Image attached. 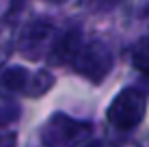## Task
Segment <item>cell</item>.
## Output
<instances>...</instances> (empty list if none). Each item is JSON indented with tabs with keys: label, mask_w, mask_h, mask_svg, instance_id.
Returning a JSON list of instances; mask_svg holds the SVG:
<instances>
[{
	"label": "cell",
	"mask_w": 149,
	"mask_h": 147,
	"mask_svg": "<svg viewBox=\"0 0 149 147\" xmlns=\"http://www.w3.org/2000/svg\"><path fill=\"white\" fill-rule=\"evenodd\" d=\"M91 132H93V125L89 121L74 119L65 113H54L43 123L41 141L45 147H78L86 145Z\"/></svg>",
	"instance_id": "obj_1"
},
{
	"label": "cell",
	"mask_w": 149,
	"mask_h": 147,
	"mask_svg": "<svg viewBox=\"0 0 149 147\" xmlns=\"http://www.w3.org/2000/svg\"><path fill=\"white\" fill-rule=\"evenodd\" d=\"M74 69L80 76H84L91 82H102L106 76L110 74L112 65H115V56H112V50L106 45L104 41H89L82 43L80 52L74 59Z\"/></svg>",
	"instance_id": "obj_2"
},
{
	"label": "cell",
	"mask_w": 149,
	"mask_h": 147,
	"mask_svg": "<svg viewBox=\"0 0 149 147\" xmlns=\"http://www.w3.org/2000/svg\"><path fill=\"white\" fill-rule=\"evenodd\" d=\"M147 100L138 89H123L110 102L108 121L119 130H132L145 117Z\"/></svg>",
	"instance_id": "obj_3"
},
{
	"label": "cell",
	"mask_w": 149,
	"mask_h": 147,
	"mask_svg": "<svg viewBox=\"0 0 149 147\" xmlns=\"http://www.w3.org/2000/svg\"><path fill=\"white\" fill-rule=\"evenodd\" d=\"M52 35V24L48 20H35L24 28L22 37H19V52L28 54V56H39L43 50L45 41Z\"/></svg>",
	"instance_id": "obj_4"
},
{
	"label": "cell",
	"mask_w": 149,
	"mask_h": 147,
	"mask_svg": "<svg viewBox=\"0 0 149 147\" xmlns=\"http://www.w3.org/2000/svg\"><path fill=\"white\" fill-rule=\"evenodd\" d=\"M80 48H82V33L78 28H71L52 45V50H50V63L52 65L74 63Z\"/></svg>",
	"instance_id": "obj_5"
},
{
	"label": "cell",
	"mask_w": 149,
	"mask_h": 147,
	"mask_svg": "<svg viewBox=\"0 0 149 147\" xmlns=\"http://www.w3.org/2000/svg\"><path fill=\"white\" fill-rule=\"evenodd\" d=\"M33 76L28 74L26 67H19V65H13V67L4 69V74L0 76V91L4 93H15V91H26L28 82Z\"/></svg>",
	"instance_id": "obj_6"
},
{
	"label": "cell",
	"mask_w": 149,
	"mask_h": 147,
	"mask_svg": "<svg viewBox=\"0 0 149 147\" xmlns=\"http://www.w3.org/2000/svg\"><path fill=\"white\" fill-rule=\"evenodd\" d=\"M52 87H54V76L50 72H43V69H41V72H37L30 78V82L26 87V93L33 95V98H39V95L48 93Z\"/></svg>",
	"instance_id": "obj_7"
},
{
	"label": "cell",
	"mask_w": 149,
	"mask_h": 147,
	"mask_svg": "<svg viewBox=\"0 0 149 147\" xmlns=\"http://www.w3.org/2000/svg\"><path fill=\"white\" fill-rule=\"evenodd\" d=\"M132 65L143 74H149V37L138 39L132 48Z\"/></svg>",
	"instance_id": "obj_8"
},
{
	"label": "cell",
	"mask_w": 149,
	"mask_h": 147,
	"mask_svg": "<svg viewBox=\"0 0 149 147\" xmlns=\"http://www.w3.org/2000/svg\"><path fill=\"white\" fill-rule=\"evenodd\" d=\"M19 117V106H2L0 108V128H7V125H11L13 121H17Z\"/></svg>",
	"instance_id": "obj_9"
},
{
	"label": "cell",
	"mask_w": 149,
	"mask_h": 147,
	"mask_svg": "<svg viewBox=\"0 0 149 147\" xmlns=\"http://www.w3.org/2000/svg\"><path fill=\"white\" fill-rule=\"evenodd\" d=\"M86 2V7H91V9H110V7H115V4H119L121 0H84Z\"/></svg>",
	"instance_id": "obj_10"
},
{
	"label": "cell",
	"mask_w": 149,
	"mask_h": 147,
	"mask_svg": "<svg viewBox=\"0 0 149 147\" xmlns=\"http://www.w3.org/2000/svg\"><path fill=\"white\" fill-rule=\"evenodd\" d=\"M15 134L7 132V134H0V147H15Z\"/></svg>",
	"instance_id": "obj_11"
},
{
	"label": "cell",
	"mask_w": 149,
	"mask_h": 147,
	"mask_svg": "<svg viewBox=\"0 0 149 147\" xmlns=\"http://www.w3.org/2000/svg\"><path fill=\"white\" fill-rule=\"evenodd\" d=\"M82 147H102L100 141H91V143H86V145H82Z\"/></svg>",
	"instance_id": "obj_12"
},
{
	"label": "cell",
	"mask_w": 149,
	"mask_h": 147,
	"mask_svg": "<svg viewBox=\"0 0 149 147\" xmlns=\"http://www.w3.org/2000/svg\"><path fill=\"white\" fill-rule=\"evenodd\" d=\"M50 2H65V0H50Z\"/></svg>",
	"instance_id": "obj_13"
}]
</instances>
